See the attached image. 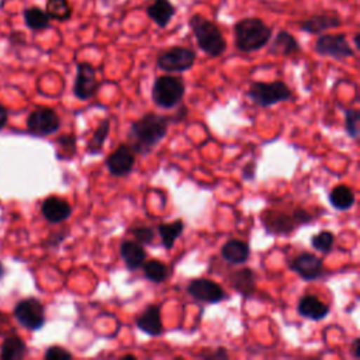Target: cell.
Listing matches in <instances>:
<instances>
[{
  "label": "cell",
  "instance_id": "cell-24",
  "mask_svg": "<svg viewBox=\"0 0 360 360\" xmlns=\"http://www.w3.org/2000/svg\"><path fill=\"white\" fill-rule=\"evenodd\" d=\"M249 255H251L249 245L244 241H239V239L228 241L221 249L222 259L227 260L228 263H232V265L245 263L249 259Z\"/></svg>",
  "mask_w": 360,
  "mask_h": 360
},
{
  "label": "cell",
  "instance_id": "cell-5",
  "mask_svg": "<svg viewBox=\"0 0 360 360\" xmlns=\"http://www.w3.org/2000/svg\"><path fill=\"white\" fill-rule=\"evenodd\" d=\"M293 93L290 88L280 81L265 84L253 82L248 91V98L260 107H270L277 103L291 99Z\"/></svg>",
  "mask_w": 360,
  "mask_h": 360
},
{
  "label": "cell",
  "instance_id": "cell-28",
  "mask_svg": "<svg viewBox=\"0 0 360 360\" xmlns=\"http://www.w3.org/2000/svg\"><path fill=\"white\" fill-rule=\"evenodd\" d=\"M47 15L51 20L68 22L72 18V6L69 0H47Z\"/></svg>",
  "mask_w": 360,
  "mask_h": 360
},
{
  "label": "cell",
  "instance_id": "cell-1",
  "mask_svg": "<svg viewBox=\"0 0 360 360\" xmlns=\"http://www.w3.org/2000/svg\"><path fill=\"white\" fill-rule=\"evenodd\" d=\"M169 123V117L154 113H148L138 121L133 123L128 131V142L131 149L140 155L151 154L166 137Z\"/></svg>",
  "mask_w": 360,
  "mask_h": 360
},
{
  "label": "cell",
  "instance_id": "cell-4",
  "mask_svg": "<svg viewBox=\"0 0 360 360\" xmlns=\"http://www.w3.org/2000/svg\"><path fill=\"white\" fill-rule=\"evenodd\" d=\"M185 82L178 76H159L152 86V100L154 103L165 110L173 109L182 103L185 96Z\"/></svg>",
  "mask_w": 360,
  "mask_h": 360
},
{
  "label": "cell",
  "instance_id": "cell-15",
  "mask_svg": "<svg viewBox=\"0 0 360 360\" xmlns=\"http://www.w3.org/2000/svg\"><path fill=\"white\" fill-rule=\"evenodd\" d=\"M340 16L336 12H322L302 20L298 29L307 34H322L331 29L340 27Z\"/></svg>",
  "mask_w": 360,
  "mask_h": 360
},
{
  "label": "cell",
  "instance_id": "cell-8",
  "mask_svg": "<svg viewBox=\"0 0 360 360\" xmlns=\"http://www.w3.org/2000/svg\"><path fill=\"white\" fill-rule=\"evenodd\" d=\"M196 53L192 48L175 46L162 51L156 58V67L165 72H186L193 68Z\"/></svg>",
  "mask_w": 360,
  "mask_h": 360
},
{
  "label": "cell",
  "instance_id": "cell-27",
  "mask_svg": "<svg viewBox=\"0 0 360 360\" xmlns=\"http://www.w3.org/2000/svg\"><path fill=\"white\" fill-rule=\"evenodd\" d=\"M185 229V222L182 220H176L171 224H161L158 227V232L162 239V245L169 251L173 248L178 238L182 235Z\"/></svg>",
  "mask_w": 360,
  "mask_h": 360
},
{
  "label": "cell",
  "instance_id": "cell-35",
  "mask_svg": "<svg viewBox=\"0 0 360 360\" xmlns=\"http://www.w3.org/2000/svg\"><path fill=\"white\" fill-rule=\"evenodd\" d=\"M133 234L135 236V241L138 244H144V245L151 244L155 238V231L151 227H138V228L133 229Z\"/></svg>",
  "mask_w": 360,
  "mask_h": 360
},
{
  "label": "cell",
  "instance_id": "cell-43",
  "mask_svg": "<svg viewBox=\"0 0 360 360\" xmlns=\"http://www.w3.org/2000/svg\"><path fill=\"white\" fill-rule=\"evenodd\" d=\"M123 359H135L134 354H127V356H123Z\"/></svg>",
  "mask_w": 360,
  "mask_h": 360
},
{
  "label": "cell",
  "instance_id": "cell-18",
  "mask_svg": "<svg viewBox=\"0 0 360 360\" xmlns=\"http://www.w3.org/2000/svg\"><path fill=\"white\" fill-rule=\"evenodd\" d=\"M145 13L159 29H165L175 18L176 8L171 0H154Z\"/></svg>",
  "mask_w": 360,
  "mask_h": 360
},
{
  "label": "cell",
  "instance_id": "cell-6",
  "mask_svg": "<svg viewBox=\"0 0 360 360\" xmlns=\"http://www.w3.org/2000/svg\"><path fill=\"white\" fill-rule=\"evenodd\" d=\"M262 221L267 232L276 235H287L295 227L311 222L312 215L302 208H297L293 215H287L279 211H266L262 215Z\"/></svg>",
  "mask_w": 360,
  "mask_h": 360
},
{
  "label": "cell",
  "instance_id": "cell-16",
  "mask_svg": "<svg viewBox=\"0 0 360 360\" xmlns=\"http://www.w3.org/2000/svg\"><path fill=\"white\" fill-rule=\"evenodd\" d=\"M41 214L50 224H62L71 217L72 207L67 200L51 196L43 201Z\"/></svg>",
  "mask_w": 360,
  "mask_h": 360
},
{
  "label": "cell",
  "instance_id": "cell-37",
  "mask_svg": "<svg viewBox=\"0 0 360 360\" xmlns=\"http://www.w3.org/2000/svg\"><path fill=\"white\" fill-rule=\"evenodd\" d=\"M9 121V109L4 105H0V131H2Z\"/></svg>",
  "mask_w": 360,
  "mask_h": 360
},
{
  "label": "cell",
  "instance_id": "cell-14",
  "mask_svg": "<svg viewBox=\"0 0 360 360\" xmlns=\"http://www.w3.org/2000/svg\"><path fill=\"white\" fill-rule=\"evenodd\" d=\"M290 269L305 281L316 280L324 274L322 260L311 252H301L297 255L290 263Z\"/></svg>",
  "mask_w": 360,
  "mask_h": 360
},
{
  "label": "cell",
  "instance_id": "cell-32",
  "mask_svg": "<svg viewBox=\"0 0 360 360\" xmlns=\"http://www.w3.org/2000/svg\"><path fill=\"white\" fill-rule=\"evenodd\" d=\"M359 120L360 113L357 110H347L345 113V130L346 134L353 140L359 137Z\"/></svg>",
  "mask_w": 360,
  "mask_h": 360
},
{
  "label": "cell",
  "instance_id": "cell-33",
  "mask_svg": "<svg viewBox=\"0 0 360 360\" xmlns=\"http://www.w3.org/2000/svg\"><path fill=\"white\" fill-rule=\"evenodd\" d=\"M60 144V151L57 152V156L60 158L64 151H68V156H74L76 154V138L74 135H64L58 140Z\"/></svg>",
  "mask_w": 360,
  "mask_h": 360
},
{
  "label": "cell",
  "instance_id": "cell-39",
  "mask_svg": "<svg viewBox=\"0 0 360 360\" xmlns=\"http://www.w3.org/2000/svg\"><path fill=\"white\" fill-rule=\"evenodd\" d=\"M350 352H352V356H353L354 359H359V357H360V339H359V338H354V339L352 340Z\"/></svg>",
  "mask_w": 360,
  "mask_h": 360
},
{
  "label": "cell",
  "instance_id": "cell-13",
  "mask_svg": "<svg viewBox=\"0 0 360 360\" xmlns=\"http://www.w3.org/2000/svg\"><path fill=\"white\" fill-rule=\"evenodd\" d=\"M135 164V154L128 144H121L106 159V166L114 178H123L133 172Z\"/></svg>",
  "mask_w": 360,
  "mask_h": 360
},
{
  "label": "cell",
  "instance_id": "cell-3",
  "mask_svg": "<svg viewBox=\"0 0 360 360\" xmlns=\"http://www.w3.org/2000/svg\"><path fill=\"white\" fill-rule=\"evenodd\" d=\"M189 27L194 34L199 48L204 54L217 58L225 53L227 41L222 36V32L214 22L196 13L189 19Z\"/></svg>",
  "mask_w": 360,
  "mask_h": 360
},
{
  "label": "cell",
  "instance_id": "cell-31",
  "mask_svg": "<svg viewBox=\"0 0 360 360\" xmlns=\"http://www.w3.org/2000/svg\"><path fill=\"white\" fill-rule=\"evenodd\" d=\"M333 242H335V236L331 231H321L319 234L314 235L312 239H311V245L315 251L318 252H329L333 246Z\"/></svg>",
  "mask_w": 360,
  "mask_h": 360
},
{
  "label": "cell",
  "instance_id": "cell-12",
  "mask_svg": "<svg viewBox=\"0 0 360 360\" xmlns=\"http://www.w3.org/2000/svg\"><path fill=\"white\" fill-rule=\"evenodd\" d=\"M187 293L197 301L217 304L227 298L224 288L208 279H194L187 286Z\"/></svg>",
  "mask_w": 360,
  "mask_h": 360
},
{
  "label": "cell",
  "instance_id": "cell-20",
  "mask_svg": "<svg viewBox=\"0 0 360 360\" xmlns=\"http://www.w3.org/2000/svg\"><path fill=\"white\" fill-rule=\"evenodd\" d=\"M27 356L26 342L12 331L4 338L2 347H0V359L2 360H22Z\"/></svg>",
  "mask_w": 360,
  "mask_h": 360
},
{
  "label": "cell",
  "instance_id": "cell-19",
  "mask_svg": "<svg viewBox=\"0 0 360 360\" xmlns=\"http://www.w3.org/2000/svg\"><path fill=\"white\" fill-rule=\"evenodd\" d=\"M297 311L304 318H308L312 321H321L328 316L329 305L322 302L315 295H304L298 301Z\"/></svg>",
  "mask_w": 360,
  "mask_h": 360
},
{
  "label": "cell",
  "instance_id": "cell-17",
  "mask_svg": "<svg viewBox=\"0 0 360 360\" xmlns=\"http://www.w3.org/2000/svg\"><path fill=\"white\" fill-rule=\"evenodd\" d=\"M135 325L138 329L151 336H158L162 333L164 324L161 315V307L149 305L147 307L141 315L135 318Z\"/></svg>",
  "mask_w": 360,
  "mask_h": 360
},
{
  "label": "cell",
  "instance_id": "cell-25",
  "mask_svg": "<svg viewBox=\"0 0 360 360\" xmlns=\"http://www.w3.org/2000/svg\"><path fill=\"white\" fill-rule=\"evenodd\" d=\"M354 201H356V197H354L353 190L345 185H339V186L333 187L329 193L331 206L339 211H346V210L352 208Z\"/></svg>",
  "mask_w": 360,
  "mask_h": 360
},
{
  "label": "cell",
  "instance_id": "cell-34",
  "mask_svg": "<svg viewBox=\"0 0 360 360\" xmlns=\"http://www.w3.org/2000/svg\"><path fill=\"white\" fill-rule=\"evenodd\" d=\"M44 357L47 360H69L74 357V354L62 346H50L46 350Z\"/></svg>",
  "mask_w": 360,
  "mask_h": 360
},
{
  "label": "cell",
  "instance_id": "cell-44",
  "mask_svg": "<svg viewBox=\"0 0 360 360\" xmlns=\"http://www.w3.org/2000/svg\"><path fill=\"white\" fill-rule=\"evenodd\" d=\"M4 2H5V0H4Z\"/></svg>",
  "mask_w": 360,
  "mask_h": 360
},
{
  "label": "cell",
  "instance_id": "cell-30",
  "mask_svg": "<svg viewBox=\"0 0 360 360\" xmlns=\"http://www.w3.org/2000/svg\"><path fill=\"white\" fill-rule=\"evenodd\" d=\"M144 276L152 283H162L169 277V267L161 260H148L142 265Z\"/></svg>",
  "mask_w": 360,
  "mask_h": 360
},
{
  "label": "cell",
  "instance_id": "cell-2",
  "mask_svg": "<svg viewBox=\"0 0 360 360\" xmlns=\"http://www.w3.org/2000/svg\"><path fill=\"white\" fill-rule=\"evenodd\" d=\"M273 29L259 18H245L234 26V44L241 53H255L272 40Z\"/></svg>",
  "mask_w": 360,
  "mask_h": 360
},
{
  "label": "cell",
  "instance_id": "cell-23",
  "mask_svg": "<svg viewBox=\"0 0 360 360\" xmlns=\"http://www.w3.org/2000/svg\"><path fill=\"white\" fill-rule=\"evenodd\" d=\"M232 287L244 297H251L256 291V273L252 269L244 267L235 270L229 276Z\"/></svg>",
  "mask_w": 360,
  "mask_h": 360
},
{
  "label": "cell",
  "instance_id": "cell-26",
  "mask_svg": "<svg viewBox=\"0 0 360 360\" xmlns=\"http://www.w3.org/2000/svg\"><path fill=\"white\" fill-rule=\"evenodd\" d=\"M23 18H25L26 26L33 32H43V30L50 29V26H51V19L47 15V12L37 6L25 9Z\"/></svg>",
  "mask_w": 360,
  "mask_h": 360
},
{
  "label": "cell",
  "instance_id": "cell-29",
  "mask_svg": "<svg viewBox=\"0 0 360 360\" xmlns=\"http://www.w3.org/2000/svg\"><path fill=\"white\" fill-rule=\"evenodd\" d=\"M109 133H110V120L106 119V120H103L100 123V126L95 131L93 137L91 138V141L88 144V154H91L92 156L100 155L102 151H103L105 142H106V140L109 137Z\"/></svg>",
  "mask_w": 360,
  "mask_h": 360
},
{
  "label": "cell",
  "instance_id": "cell-40",
  "mask_svg": "<svg viewBox=\"0 0 360 360\" xmlns=\"http://www.w3.org/2000/svg\"><path fill=\"white\" fill-rule=\"evenodd\" d=\"M6 325H9V319L6 318V315L4 312H0V335L6 336V332L4 329H6Z\"/></svg>",
  "mask_w": 360,
  "mask_h": 360
},
{
  "label": "cell",
  "instance_id": "cell-22",
  "mask_svg": "<svg viewBox=\"0 0 360 360\" xmlns=\"http://www.w3.org/2000/svg\"><path fill=\"white\" fill-rule=\"evenodd\" d=\"M120 255L130 270H138L147 259L145 249L137 241H123L120 245Z\"/></svg>",
  "mask_w": 360,
  "mask_h": 360
},
{
  "label": "cell",
  "instance_id": "cell-10",
  "mask_svg": "<svg viewBox=\"0 0 360 360\" xmlns=\"http://www.w3.org/2000/svg\"><path fill=\"white\" fill-rule=\"evenodd\" d=\"M315 53L321 57H329L338 61L354 57L345 34H322L315 41Z\"/></svg>",
  "mask_w": 360,
  "mask_h": 360
},
{
  "label": "cell",
  "instance_id": "cell-42",
  "mask_svg": "<svg viewBox=\"0 0 360 360\" xmlns=\"http://www.w3.org/2000/svg\"><path fill=\"white\" fill-rule=\"evenodd\" d=\"M359 37H360V36H359V33H356V34H354V37H353V43H354V46H356V48H357V50H359V47H360V44H359Z\"/></svg>",
  "mask_w": 360,
  "mask_h": 360
},
{
  "label": "cell",
  "instance_id": "cell-41",
  "mask_svg": "<svg viewBox=\"0 0 360 360\" xmlns=\"http://www.w3.org/2000/svg\"><path fill=\"white\" fill-rule=\"evenodd\" d=\"M5 276H6V267L2 262H0V280H4Z\"/></svg>",
  "mask_w": 360,
  "mask_h": 360
},
{
  "label": "cell",
  "instance_id": "cell-36",
  "mask_svg": "<svg viewBox=\"0 0 360 360\" xmlns=\"http://www.w3.org/2000/svg\"><path fill=\"white\" fill-rule=\"evenodd\" d=\"M200 356L204 357V359H228L229 357L224 347H220V349H217L215 352H211V353H201Z\"/></svg>",
  "mask_w": 360,
  "mask_h": 360
},
{
  "label": "cell",
  "instance_id": "cell-9",
  "mask_svg": "<svg viewBox=\"0 0 360 360\" xmlns=\"http://www.w3.org/2000/svg\"><path fill=\"white\" fill-rule=\"evenodd\" d=\"M61 128V119L51 107H37L27 117V130L33 137H48L58 133Z\"/></svg>",
  "mask_w": 360,
  "mask_h": 360
},
{
  "label": "cell",
  "instance_id": "cell-38",
  "mask_svg": "<svg viewBox=\"0 0 360 360\" xmlns=\"http://www.w3.org/2000/svg\"><path fill=\"white\" fill-rule=\"evenodd\" d=\"M255 168H256L255 162L248 164V165L245 166V169H244V178L248 179V180H252V179L255 178Z\"/></svg>",
  "mask_w": 360,
  "mask_h": 360
},
{
  "label": "cell",
  "instance_id": "cell-7",
  "mask_svg": "<svg viewBox=\"0 0 360 360\" xmlns=\"http://www.w3.org/2000/svg\"><path fill=\"white\" fill-rule=\"evenodd\" d=\"M18 322L29 331H40L46 325V308L36 297L20 300L13 309Z\"/></svg>",
  "mask_w": 360,
  "mask_h": 360
},
{
  "label": "cell",
  "instance_id": "cell-21",
  "mask_svg": "<svg viewBox=\"0 0 360 360\" xmlns=\"http://www.w3.org/2000/svg\"><path fill=\"white\" fill-rule=\"evenodd\" d=\"M269 53L276 57H291L301 53V46L288 32H279L270 43Z\"/></svg>",
  "mask_w": 360,
  "mask_h": 360
},
{
  "label": "cell",
  "instance_id": "cell-11",
  "mask_svg": "<svg viewBox=\"0 0 360 360\" xmlns=\"http://www.w3.org/2000/svg\"><path fill=\"white\" fill-rule=\"evenodd\" d=\"M100 82L96 76V69L89 62H79L76 67V78L74 84V95L76 99L86 102L96 95Z\"/></svg>",
  "mask_w": 360,
  "mask_h": 360
}]
</instances>
